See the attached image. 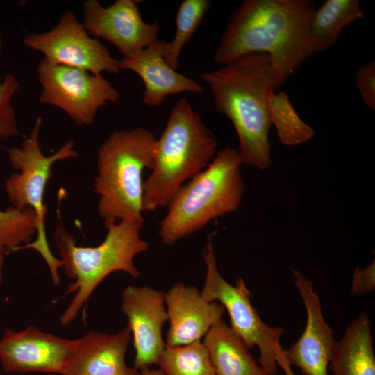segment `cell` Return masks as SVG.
Masks as SVG:
<instances>
[{"label": "cell", "instance_id": "6da1fadb", "mask_svg": "<svg viewBox=\"0 0 375 375\" xmlns=\"http://www.w3.org/2000/svg\"><path fill=\"white\" fill-rule=\"evenodd\" d=\"M315 10L308 0H245L228 19L213 59L224 65L247 54L266 53L277 90L304 60L328 49L311 34Z\"/></svg>", "mask_w": 375, "mask_h": 375}, {"label": "cell", "instance_id": "7a4b0ae2", "mask_svg": "<svg viewBox=\"0 0 375 375\" xmlns=\"http://www.w3.org/2000/svg\"><path fill=\"white\" fill-rule=\"evenodd\" d=\"M201 78L210 87L217 110L233 124L243 163L260 170L272 164L269 100L274 83L269 56H241Z\"/></svg>", "mask_w": 375, "mask_h": 375}, {"label": "cell", "instance_id": "3957f363", "mask_svg": "<svg viewBox=\"0 0 375 375\" xmlns=\"http://www.w3.org/2000/svg\"><path fill=\"white\" fill-rule=\"evenodd\" d=\"M217 147L215 135L189 100L179 99L156 140L151 172L143 181L144 212L167 207L179 188L211 162Z\"/></svg>", "mask_w": 375, "mask_h": 375}, {"label": "cell", "instance_id": "277c9868", "mask_svg": "<svg viewBox=\"0 0 375 375\" xmlns=\"http://www.w3.org/2000/svg\"><path fill=\"white\" fill-rule=\"evenodd\" d=\"M243 164L238 150L225 147L174 194L158 223L166 245L202 230L209 222L239 209L245 193Z\"/></svg>", "mask_w": 375, "mask_h": 375}, {"label": "cell", "instance_id": "5b68a950", "mask_svg": "<svg viewBox=\"0 0 375 375\" xmlns=\"http://www.w3.org/2000/svg\"><path fill=\"white\" fill-rule=\"evenodd\" d=\"M156 140L139 127L113 131L99 147L93 190L105 227L120 221L144 223L142 175L152 167Z\"/></svg>", "mask_w": 375, "mask_h": 375}, {"label": "cell", "instance_id": "8992f818", "mask_svg": "<svg viewBox=\"0 0 375 375\" xmlns=\"http://www.w3.org/2000/svg\"><path fill=\"white\" fill-rule=\"evenodd\" d=\"M142 224L129 221L110 224L106 226L103 241L96 247L78 246L65 227L61 224L56 227L53 239L61 257L62 268L74 280L67 293L75 294L60 318L62 326L74 319L96 288L111 273L123 272L133 278L140 276L134 258L149 247L140 236Z\"/></svg>", "mask_w": 375, "mask_h": 375}, {"label": "cell", "instance_id": "52a82bcc", "mask_svg": "<svg viewBox=\"0 0 375 375\" xmlns=\"http://www.w3.org/2000/svg\"><path fill=\"white\" fill-rule=\"evenodd\" d=\"M42 124V119L38 117L21 145L7 150L11 165L19 172L7 178L5 191L12 206L21 210L30 208L36 215L35 239L16 251L31 249L38 252L49 267L53 283L58 285L60 281L58 269L62 264L51 252L47 239L44 220L47 209L44 193L54 163L76 158L78 153L74 149V140H69L54 153L44 155L39 140Z\"/></svg>", "mask_w": 375, "mask_h": 375}, {"label": "cell", "instance_id": "ba28073f", "mask_svg": "<svg viewBox=\"0 0 375 375\" xmlns=\"http://www.w3.org/2000/svg\"><path fill=\"white\" fill-rule=\"evenodd\" d=\"M203 260L206 274L201 291L202 297L208 301L219 303L226 309L231 328L250 348L258 347L259 363L270 375H276V355L281 347L280 339L283 329L269 326L261 319L251 302V293L242 278H238L235 285H232L221 275L217 265L212 234L207 238Z\"/></svg>", "mask_w": 375, "mask_h": 375}, {"label": "cell", "instance_id": "9c48e42d", "mask_svg": "<svg viewBox=\"0 0 375 375\" xmlns=\"http://www.w3.org/2000/svg\"><path fill=\"white\" fill-rule=\"evenodd\" d=\"M37 77L42 88L40 102L61 109L79 126L92 124L100 108L120 98L102 75L44 59L38 65Z\"/></svg>", "mask_w": 375, "mask_h": 375}, {"label": "cell", "instance_id": "30bf717a", "mask_svg": "<svg viewBox=\"0 0 375 375\" xmlns=\"http://www.w3.org/2000/svg\"><path fill=\"white\" fill-rule=\"evenodd\" d=\"M23 44L42 53L43 59L51 64L71 66L95 75L118 74L122 70L119 60L88 33L71 10L64 12L51 30L26 35Z\"/></svg>", "mask_w": 375, "mask_h": 375}, {"label": "cell", "instance_id": "8fae6325", "mask_svg": "<svg viewBox=\"0 0 375 375\" xmlns=\"http://www.w3.org/2000/svg\"><path fill=\"white\" fill-rule=\"evenodd\" d=\"M138 5V1L117 0L104 7L86 0L82 23L90 35L110 43L123 58L130 57L158 40V22H144Z\"/></svg>", "mask_w": 375, "mask_h": 375}, {"label": "cell", "instance_id": "7c38bea8", "mask_svg": "<svg viewBox=\"0 0 375 375\" xmlns=\"http://www.w3.org/2000/svg\"><path fill=\"white\" fill-rule=\"evenodd\" d=\"M121 310L128 319L138 371L158 364L165 349L162 328L168 321L165 293L147 285H128L122 292Z\"/></svg>", "mask_w": 375, "mask_h": 375}, {"label": "cell", "instance_id": "4fadbf2b", "mask_svg": "<svg viewBox=\"0 0 375 375\" xmlns=\"http://www.w3.org/2000/svg\"><path fill=\"white\" fill-rule=\"evenodd\" d=\"M75 344L69 340L41 331L35 326L7 329L0 340V362L8 372L62 374Z\"/></svg>", "mask_w": 375, "mask_h": 375}, {"label": "cell", "instance_id": "5bb4252c", "mask_svg": "<svg viewBox=\"0 0 375 375\" xmlns=\"http://www.w3.org/2000/svg\"><path fill=\"white\" fill-rule=\"evenodd\" d=\"M294 283L306 310L304 331L288 349H283L285 360L299 368L303 375H328V367L335 342L333 331L325 321L319 298L312 282L296 269L292 270Z\"/></svg>", "mask_w": 375, "mask_h": 375}, {"label": "cell", "instance_id": "9a60e30c", "mask_svg": "<svg viewBox=\"0 0 375 375\" xmlns=\"http://www.w3.org/2000/svg\"><path fill=\"white\" fill-rule=\"evenodd\" d=\"M169 328L166 347L189 344L205 336L222 319L224 307L217 301H208L195 287L174 283L165 293Z\"/></svg>", "mask_w": 375, "mask_h": 375}, {"label": "cell", "instance_id": "2e32d148", "mask_svg": "<svg viewBox=\"0 0 375 375\" xmlns=\"http://www.w3.org/2000/svg\"><path fill=\"white\" fill-rule=\"evenodd\" d=\"M131 338L128 326L115 334L88 332L75 340L61 375H140L126 363Z\"/></svg>", "mask_w": 375, "mask_h": 375}, {"label": "cell", "instance_id": "e0dca14e", "mask_svg": "<svg viewBox=\"0 0 375 375\" xmlns=\"http://www.w3.org/2000/svg\"><path fill=\"white\" fill-rule=\"evenodd\" d=\"M166 41L157 40L132 56L119 60L121 69L137 74L144 85L143 102L158 107L165 98L182 92L201 94L202 85L172 68L165 61Z\"/></svg>", "mask_w": 375, "mask_h": 375}, {"label": "cell", "instance_id": "ac0fdd59", "mask_svg": "<svg viewBox=\"0 0 375 375\" xmlns=\"http://www.w3.org/2000/svg\"><path fill=\"white\" fill-rule=\"evenodd\" d=\"M216 375H270L253 356L250 347L222 319L203 337Z\"/></svg>", "mask_w": 375, "mask_h": 375}, {"label": "cell", "instance_id": "d6986e66", "mask_svg": "<svg viewBox=\"0 0 375 375\" xmlns=\"http://www.w3.org/2000/svg\"><path fill=\"white\" fill-rule=\"evenodd\" d=\"M332 375H375V356L370 322L362 313L335 340L328 365Z\"/></svg>", "mask_w": 375, "mask_h": 375}, {"label": "cell", "instance_id": "ffe728a7", "mask_svg": "<svg viewBox=\"0 0 375 375\" xmlns=\"http://www.w3.org/2000/svg\"><path fill=\"white\" fill-rule=\"evenodd\" d=\"M364 15L358 0H327L314 10L310 30L315 39L329 48L337 42L344 27Z\"/></svg>", "mask_w": 375, "mask_h": 375}, {"label": "cell", "instance_id": "44dd1931", "mask_svg": "<svg viewBox=\"0 0 375 375\" xmlns=\"http://www.w3.org/2000/svg\"><path fill=\"white\" fill-rule=\"evenodd\" d=\"M269 114L271 124L275 127L280 142L285 146L303 144L315 135L312 128L299 117L285 92L271 94Z\"/></svg>", "mask_w": 375, "mask_h": 375}, {"label": "cell", "instance_id": "7402d4cb", "mask_svg": "<svg viewBox=\"0 0 375 375\" xmlns=\"http://www.w3.org/2000/svg\"><path fill=\"white\" fill-rule=\"evenodd\" d=\"M158 364L165 375H216L208 351L201 341L165 347Z\"/></svg>", "mask_w": 375, "mask_h": 375}, {"label": "cell", "instance_id": "603a6c76", "mask_svg": "<svg viewBox=\"0 0 375 375\" xmlns=\"http://www.w3.org/2000/svg\"><path fill=\"white\" fill-rule=\"evenodd\" d=\"M211 6L210 0H185L182 1L176 16V30L174 38L166 42L165 60L177 70L181 51L201 24Z\"/></svg>", "mask_w": 375, "mask_h": 375}, {"label": "cell", "instance_id": "cb8c5ba5", "mask_svg": "<svg viewBox=\"0 0 375 375\" xmlns=\"http://www.w3.org/2000/svg\"><path fill=\"white\" fill-rule=\"evenodd\" d=\"M36 235V215L30 208L0 210V249L16 251Z\"/></svg>", "mask_w": 375, "mask_h": 375}, {"label": "cell", "instance_id": "d4e9b609", "mask_svg": "<svg viewBox=\"0 0 375 375\" xmlns=\"http://www.w3.org/2000/svg\"><path fill=\"white\" fill-rule=\"evenodd\" d=\"M20 88L19 82L10 73L6 74L0 81V140H6L19 134L11 100Z\"/></svg>", "mask_w": 375, "mask_h": 375}, {"label": "cell", "instance_id": "484cf974", "mask_svg": "<svg viewBox=\"0 0 375 375\" xmlns=\"http://www.w3.org/2000/svg\"><path fill=\"white\" fill-rule=\"evenodd\" d=\"M357 86L361 98L366 106L375 109V62L371 61L363 65L356 75Z\"/></svg>", "mask_w": 375, "mask_h": 375}, {"label": "cell", "instance_id": "4316f807", "mask_svg": "<svg viewBox=\"0 0 375 375\" xmlns=\"http://www.w3.org/2000/svg\"><path fill=\"white\" fill-rule=\"evenodd\" d=\"M375 288V261L365 269L357 267L353 275L351 293L360 296L372 292Z\"/></svg>", "mask_w": 375, "mask_h": 375}, {"label": "cell", "instance_id": "83f0119b", "mask_svg": "<svg viewBox=\"0 0 375 375\" xmlns=\"http://www.w3.org/2000/svg\"><path fill=\"white\" fill-rule=\"evenodd\" d=\"M277 363L284 369L286 375H295L291 369L290 365L285 360L282 351L279 352L276 357Z\"/></svg>", "mask_w": 375, "mask_h": 375}, {"label": "cell", "instance_id": "f1b7e54d", "mask_svg": "<svg viewBox=\"0 0 375 375\" xmlns=\"http://www.w3.org/2000/svg\"><path fill=\"white\" fill-rule=\"evenodd\" d=\"M140 375H165L160 369H151L149 367L142 369L139 371Z\"/></svg>", "mask_w": 375, "mask_h": 375}, {"label": "cell", "instance_id": "f546056e", "mask_svg": "<svg viewBox=\"0 0 375 375\" xmlns=\"http://www.w3.org/2000/svg\"><path fill=\"white\" fill-rule=\"evenodd\" d=\"M5 251L0 249V286L1 285V283H2V279H3V265H4V254H5Z\"/></svg>", "mask_w": 375, "mask_h": 375}, {"label": "cell", "instance_id": "4dcf8cb0", "mask_svg": "<svg viewBox=\"0 0 375 375\" xmlns=\"http://www.w3.org/2000/svg\"><path fill=\"white\" fill-rule=\"evenodd\" d=\"M2 52H3V41H2V37L1 35V32H0V58L2 55Z\"/></svg>", "mask_w": 375, "mask_h": 375}]
</instances>
